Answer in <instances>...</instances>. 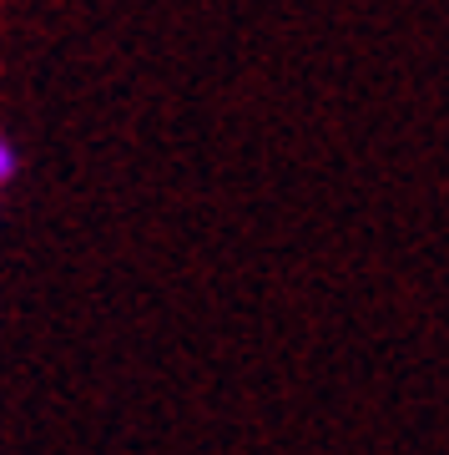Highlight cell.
Returning <instances> with one entry per match:
<instances>
[{
	"instance_id": "cell-1",
	"label": "cell",
	"mask_w": 449,
	"mask_h": 455,
	"mask_svg": "<svg viewBox=\"0 0 449 455\" xmlns=\"http://www.w3.org/2000/svg\"><path fill=\"white\" fill-rule=\"evenodd\" d=\"M11 178H16V147L5 142V132H0V188H5Z\"/></svg>"
}]
</instances>
